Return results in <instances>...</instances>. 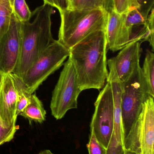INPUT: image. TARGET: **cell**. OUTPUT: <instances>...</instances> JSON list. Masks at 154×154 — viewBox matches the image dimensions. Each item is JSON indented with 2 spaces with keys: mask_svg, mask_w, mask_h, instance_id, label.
<instances>
[{
  "mask_svg": "<svg viewBox=\"0 0 154 154\" xmlns=\"http://www.w3.org/2000/svg\"><path fill=\"white\" fill-rule=\"evenodd\" d=\"M38 154H54L51 151L49 150H44L41 151Z\"/></svg>",
  "mask_w": 154,
  "mask_h": 154,
  "instance_id": "obj_25",
  "label": "cell"
},
{
  "mask_svg": "<svg viewBox=\"0 0 154 154\" xmlns=\"http://www.w3.org/2000/svg\"><path fill=\"white\" fill-rule=\"evenodd\" d=\"M68 1H69V2L70 4V9H71V2H72V1H73V0H68Z\"/></svg>",
  "mask_w": 154,
  "mask_h": 154,
  "instance_id": "obj_29",
  "label": "cell"
},
{
  "mask_svg": "<svg viewBox=\"0 0 154 154\" xmlns=\"http://www.w3.org/2000/svg\"><path fill=\"white\" fill-rule=\"evenodd\" d=\"M10 1V3H11V5L12 7L14 1V0H9Z\"/></svg>",
  "mask_w": 154,
  "mask_h": 154,
  "instance_id": "obj_28",
  "label": "cell"
},
{
  "mask_svg": "<svg viewBox=\"0 0 154 154\" xmlns=\"http://www.w3.org/2000/svg\"><path fill=\"white\" fill-rule=\"evenodd\" d=\"M141 43L136 41L131 42L121 50L116 57L111 58L122 82L128 80L140 66Z\"/></svg>",
  "mask_w": 154,
  "mask_h": 154,
  "instance_id": "obj_12",
  "label": "cell"
},
{
  "mask_svg": "<svg viewBox=\"0 0 154 154\" xmlns=\"http://www.w3.org/2000/svg\"><path fill=\"white\" fill-rule=\"evenodd\" d=\"M142 70L148 95L154 97V54L153 51L147 50Z\"/></svg>",
  "mask_w": 154,
  "mask_h": 154,
  "instance_id": "obj_15",
  "label": "cell"
},
{
  "mask_svg": "<svg viewBox=\"0 0 154 154\" xmlns=\"http://www.w3.org/2000/svg\"><path fill=\"white\" fill-rule=\"evenodd\" d=\"M109 68L107 82H109L112 89L114 106V126L111 140L114 143H120L124 139L122 123V97L123 83L120 80L112 59L108 60Z\"/></svg>",
  "mask_w": 154,
  "mask_h": 154,
  "instance_id": "obj_10",
  "label": "cell"
},
{
  "mask_svg": "<svg viewBox=\"0 0 154 154\" xmlns=\"http://www.w3.org/2000/svg\"><path fill=\"white\" fill-rule=\"evenodd\" d=\"M44 4L49 5L58 9L59 12L70 9L68 0H43Z\"/></svg>",
  "mask_w": 154,
  "mask_h": 154,
  "instance_id": "obj_23",
  "label": "cell"
},
{
  "mask_svg": "<svg viewBox=\"0 0 154 154\" xmlns=\"http://www.w3.org/2000/svg\"><path fill=\"white\" fill-rule=\"evenodd\" d=\"M106 32H97L70 49L69 59L82 91L90 89L100 90L108 77Z\"/></svg>",
  "mask_w": 154,
  "mask_h": 154,
  "instance_id": "obj_1",
  "label": "cell"
},
{
  "mask_svg": "<svg viewBox=\"0 0 154 154\" xmlns=\"http://www.w3.org/2000/svg\"><path fill=\"white\" fill-rule=\"evenodd\" d=\"M13 13L9 0H0V39L8 30Z\"/></svg>",
  "mask_w": 154,
  "mask_h": 154,
  "instance_id": "obj_18",
  "label": "cell"
},
{
  "mask_svg": "<svg viewBox=\"0 0 154 154\" xmlns=\"http://www.w3.org/2000/svg\"><path fill=\"white\" fill-rule=\"evenodd\" d=\"M154 102L149 96L124 141L125 150L137 154H154Z\"/></svg>",
  "mask_w": 154,
  "mask_h": 154,
  "instance_id": "obj_6",
  "label": "cell"
},
{
  "mask_svg": "<svg viewBox=\"0 0 154 154\" xmlns=\"http://www.w3.org/2000/svg\"><path fill=\"white\" fill-rule=\"evenodd\" d=\"M17 129L16 122L7 126L4 125L0 119V146L12 140Z\"/></svg>",
  "mask_w": 154,
  "mask_h": 154,
  "instance_id": "obj_21",
  "label": "cell"
},
{
  "mask_svg": "<svg viewBox=\"0 0 154 154\" xmlns=\"http://www.w3.org/2000/svg\"><path fill=\"white\" fill-rule=\"evenodd\" d=\"M114 10L117 13L124 14L133 8H139L138 0H113Z\"/></svg>",
  "mask_w": 154,
  "mask_h": 154,
  "instance_id": "obj_20",
  "label": "cell"
},
{
  "mask_svg": "<svg viewBox=\"0 0 154 154\" xmlns=\"http://www.w3.org/2000/svg\"><path fill=\"white\" fill-rule=\"evenodd\" d=\"M139 8L138 10L147 18L152 9L154 8V0H138Z\"/></svg>",
  "mask_w": 154,
  "mask_h": 154,
  "instance_id": "obj_24",
  "label": "cell"
},
{
  "mask_svg": "<svg viewBox=\"0 0 154 154\" xmlns=\"http://www.w3.org/2000/svg\"><path fill=\"white\" fill-rule=\"evenodd\" d=\"M14 82L17 95L16 116L20 115L30 102L32 94H30L26 89V86L20 77L14 74H11Z\"/></svg>",
  "mask_w": 154,
  "mask_h": 154,
  "instance_id": "obj_17",
  "label": "cell"
},
{
  "mask_svg": "<svg viewBox=\"0 0 154 154\" xmlns=\"http://www.w3.org/2000/svg\"><path fill=\"white\" fill-rule=\"evenodd\" d=\"M4 74L0 72V88H1V85H2V81L3 77Z\"/></svg>",
  "mask_w": 154,
  "mask_h": 154,
  "instance_id": "obj_26",
  "label": "cell"
},
{
  "mask_svg": "<svg viewBox=\"0 0 154 154\" xmlns=\"http://www.w3.org/2000/svg\"><path fill=\"white\" fill-rule=\"evenodd\" d=\"M107 49L120 50L132 42V33L125 23L124 14L117 13L114 9L108 11L106 27Z\"/></svg>",
  "mask_w": 154,
  "mask_h": 154,
  "instance_id": "obj_11",
  "label": "cell"
},
{
  "mask_svg": "<svg viewBox=\"0 0 154 154\" xmlns=\"http://www.w3.org/2000/svg\"><path fill=\"white\" fill-rule=\"evenodd\" d=\"M123 83L121 99L122 123L124 140L140 115L143 103L150 96L148 95L140 66L128 80Z\"/></svg>",
  "mask_w": 154,
  "mask_h": 154,
  "instance_id": "obj_5",
  "label": "cell"
},
{
  "mask_svg": "<svg viewBox=\"0 0 154 154\" xmlns=\"http://www.w3.org/2000/svg\"><path fill=\"white\" fill-rule=\"evenodd\" d=\"M69 55L70 49L55 40L20 77L27 91L33 94L48 77L63 65Z\"/></svg>",
  "mask_w": 154,
  "mask_h": 154,
  "instance_id": "obj_4",
  "label": "cell"
},
{
  "mask_svg": "<svg viewBox=\"0 0 154 154\" xmlns=\"http://www.w3.org/2000/svg\"><path fill=\"white\" fill-rule=\"evenodd\" d=\"M60 14L58 41L69 49L97 32L106 31L108 11L104 9L68 10Z\"/></svg>",
  "mask_w": 154,
  "mask_h": 154,
  "instance_id": "obj_3",
  "label": "cell"
},
{
  "mask_svg": "<svg viewBox=\"0 0 154 154\" xmlns=\"http://www.w3.org/2000/svg\"><path fill=\"white\" fill-rule=\"evenodd\" d=\"M102 9L108 11L114 9L113 0H73L70 10Z\"/></svg>",
  "mask_w": 154,
  "mask_h": 154,
  "instance_id": "obj_16",
  "label": "cell"
},
{
  "mask_svg": "<svg viewBox=\"0 0 154 154\" xmlns=\"http://www.w3.org/2000/svg\"><path fill=\"white\" fill-rule=\"evenodd\" d=\"M95 109L90 125L98 142L107 150L114 126L112 89L109 82L100 91L95 103Z\"/></svg>",
  "mask_w": 154,
  "mask_h": 154,
  "instance_id": "obj_8",
  "label": "cell"
},
{
  "mask_svg": "<svg viewBox=\"0 0 154 154\" xmlns=\"http://www.w3.org/2000/svg\"><path fill=\"white\" fill-rule=\"evenodd\" d=\"M20 115L30 122L42 123L46 120V111L41 101L35 94H32L30 102Z\"/></svg>",
  "mask_w": 154,
  "mask_h": 154,
  "instance_id": "obj_14",
  "label": "cell"
},
{
  "mask_svg": "<svg viewBox=\"0 0 154 154\" xmlns=\"http://www.w3.org/2000/svg\"><path fill=\"white\" fill-rule=\"evenodd\" d=\"M17 95L11 74H4L0 88V119L4 125L16 122Z\"/></svg>",
  "mask_w": 154,
  "mask_h": 154,
  "instance_id": "obj_13",
  "label": "cell"
},
{
  "mask_svg": "<svg viewBox=\"0 0 154 154\" xmlns=\"http://www.w3.org/2000/svg\"><path fill=\"white\" fill-rule=\"evenodd\" d=\"M87 147L89 154H107L106 149L98 142L92 131H90Z\"/></svg>",
  "mask_w": 154,
  "mask_h": 154,
  "instance_id": "obj_22",
  "label": "cell"
},
{
  "mask_svg": "<svg viewBox=\"0 0 154 154\" xmlns=\"http://www.w3.org/2000/svg\"><path fill=\"white\" fill-rule=\"evenodd\" d=\"M12 9L13 12L19 20L22 22L30 21L32 13L25 0H14Z\"/></svg>",
  "mask_w": 154,
  "mask_h": 154,
  "instance_id": "obj_19",
  "label": "cell"
},
{
  "mask_svg": "<svg viewBox=\"0 0 154 154\" xmlns=\"http://www.w3.org/2000/svg\"><path fill=\"white\" fill-rule=\"evenodd\" d=\"M53 7L46 4L32 13L35 17L32 23L22 22V40L19 63L12 74L21 77L41 54L55 40L51 32V16Z\"/></svg>",
  "mask_w": 154,
  "mask_h": 154,
  "instance_id": "obj_2",
  "label": "cell"
},
{
  "mask_svg": "<svg viewBox=\"0 0 154 154\" xmlns=\"http://www.w3.org/2000/svg\"><path fill=\"white\" fill-rule=\"evenodd\" d=\"M22 23L13 12L9 29L0 39V72L13 73L19 63L22 40Z\"/></svg>",
  "mask_w": 154,
  "mask_h": 154,
  "instance_id": "obj_9",
  "label": "cell"
},
{
  "mask_svg": "<svg viewBox=\"0 0 154 154\" xmlns=\"http://www.w3.org/2000/svg\"><path fill=\"white\" fill-rule=\"evenodd\" d=\"M81 91L75 69L68 58L52 92L50 104L52 115L58 120L64 117L68 110L77 109L78 98Z\"/></svg>",
  "mask_w": 154,
  "mask_h": 154,
  "instance_id": "obj_7",
  "label": "cell"
},
{
  "mask_svg": "<svg viewBox=\"0 0 154 154\" xmlns=\"http://www.w3.org/2000/svg\"><path fill=\"white\" fill-rule=\"evenodd\" d=\"M124 154H137L136 153L134 152H130V151H127V150H125V152Z\"/></svg>",
  "mask_w": 154,
  "mask_h": 154,
  "instance_id": "obj_27",
  "label": "cell"
}]
</instances>
